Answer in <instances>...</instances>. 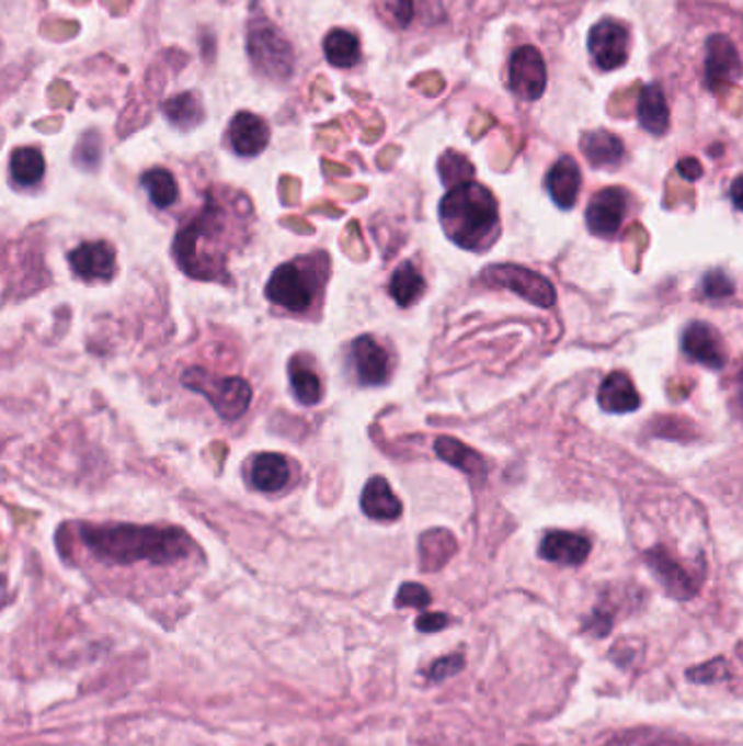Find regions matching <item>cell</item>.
<instances>
[{"label": "cell", "instance_id": "1", "mask_svg": "<svg viewBox=\"0 0 743 746\" xmlns=\"http://www.w3.org/2000/svg\"><path fill=\"white\" fill-rule=\"evenodd\" d=\"M253 212L247 196L214 188L203 207L184 221L173 242V256L194 280H225L229 256L249 236Z\"/></svg>", "mask_w": 743, "mask_h": 746}, {"label": "cell", "instance_id": "2", "mask_svg": "<svg viewBox=\"0 0 743 746\" xmlns=\"http://www.w3.org/2000/svg\"><path fill=\"white\" fill-rule=\"evenodd\" d=\"M77 542L90 560L107 567H178L198 555L192 538L178 527L79 524Z\"/></svg>", "mask_w": 743, "mask_h": 746}, {"label": "cell", "instance_id": "3", "mask_svg": "<svg viewBox=\"0 0 743 746\" xmlns=\"http://www.w3.org/2000/svg\"><path fill=\"white\" fill-rule=\"evenodd\" d=\"M438 214L449 240L467 251H487L500 238L498 199L478 182L449 188L441 201Z\"/></svg>", "mask_w": 743, "mask_h": 746}, {"label": "cell", "instance_id": "4", "mask_svg": "<svg viewBox=\"0 0 743 746\" xmlns=\"http://www.w3.org/2000/svg\"><path fill=\"white\" fill-rule=\"evenodd\" d=\"M709 33L689 39V68L709 94H718L743 79V18L731 15L724 29L707 15Z\"/></svg>", "mask_w": 743, "mask_h": 746}, {"label": "cell", "instance_id": "5", "mask_svg": "<svg viewBox=\"0 0 743 746\" xmlns=\"http://www.w3.org/2000/svg\"><path fill=\"white\" fill-rule=\"evenodd\" d=\"M328 273L330 260L323 251L295 258L275 269L266 284V297L290 313H310L321 302Z\"/></svg>", "mask_w": 743, "mask_h": 746}, {"label": "cell", "instance_id": "6", "mask_svg": "<svg viewBox=\"0 0 743 746\" xmlns=\"http://www.w3.org/2000/svg\"><path fill=\"white\" fill-rule=\"evenodd\" d=\"M182 382L187 388L201 393L212 408L222 417V419H238L244 415V410L251 404V386L242 377H214L203 370H190L184 373Z\"/></svg>", "mask_w": 743, "mask_h": 746}, {"label": "cell", "instance_id": "7", "mask_svg": "<svg viewBox=\"0 0 743 746\" xmlns=\"http://www.w3.org/2000/svg\"><path fill=\"white\" fill-rule=\"evenodd\" d=\"M480 280L493 289H508L539 308H552L557 302V291L552 282L546 280L541 273L519 264L487 267Z\"/></svg>", "mask_w": 743, "mask_h": 746}, {"label": "cell", "instance_id": "8", "mask_svg": "<svg viewBox=\"0 0 743 746\" xmlns=\"http://www.w3.org/2000/svg\"><path fill=\"white\" fill-rule=\"evenodd\" d=\"M586 48L597 70L613 72L624 68L630 57V29L615 18H602L591 26Z\"/></svg>", "mask_w": 743, "mask_h": 746}, {"label": "cell", "instance_id": "9", "mask_svg": "<svg viewBox=\"0 0 743 746\" xmlns=\"http://www.w3.org/2000/svg\"><path fill=\"white\" fill-rule=\"evenodd\" d=\"M548 86L546 59L535 46H519L508 61V88L524 101H539Z\"/></svg>", "mask_w": 743, "mask_h": 746}, {"label": "cell", "instance_id": "10", "mask_svg": "<svg viewBox=\"0 0 743 746\" xmlns=\"http://www.w3.org/2000/svg\"><path fill=\"white\" fill-rule=\"evenodd\" d=\"M249 55L253 64L268 77H288L293 70L290 44L273 26H260L251 31Z\"/></svg>", "mask_w": 743, "mask_h": 746}, {"label": "cell", "instance_id": "11", "mask_svg": "<svg viewBox=\"0 0 743 746\" xmlns=\"http://www.w3.org/2000/svg\"><path fill=\"white\" fill-rule=\"evenodd\" d=\"M681 348H683V354L691 363H698V365L716 370V372L724 370V365L729 361L727 346H724L720 332L705 321H694L685 328Z\"/></svg>", "mask_w": 743, "mask_h": 746}, {"label": "cell", "instance_id": "12", "mask_svg": "<svg viewBox=\"0 0 743 746\" xmlns=\"http://www.w3.org/2000/svg\"><path fill=\"white\" fill-rule=\"evenodd\" d=\"M628 214V192L624 188L599 190L586 207V225L591 234L613 238Z\"/></svg>", "mask_w": 743, "mask_h": 746}, {"label": "cell", "instance_id": "13", "mask_svg": "<svg viewBox=\"0 0 743 746\" xmlns=\"http://www.w3.org/2000/svg\"><path fill=\"white\" fill-rule=\"evenodd\" d=\"M70 264L75 273L88 282L112 280L116 273V251L105 240L83 242L70 251Z\"/></svg>", "mask_w": 743, "mask_h": 746}, {"label": "cell", "instance_id": "14", "mask_svg": "<svg viewBox=\"0 0 743 746\" xmlns=\"http://www.w3.org/2000/svg\"><path fill=\"white\" fill-rule=\"evenodd\" d=\"M645 563L672 598L689 600L698 594V585L694 583L691 574L678 561L672 560V555L667 551H663V549L648 551Z\"/></svg>", "mask_w": 743, "mask_h": 746}, {"label": "cell", "instance_id": "15", "mask_svg": "<svg viewBox=\"0 0 743 746\" xmlns=\"http://www.w3.org/2000/svg\"><path fill=\"white\" fill-rule=\"evenodd\" d=\"M268 140H271V129L266 121H262L260 116L251 112H240L233 116L229 125V143L238 156L255 158L268 147Z\"/></svg>", "mask_w": 743, "mask_h": 746}, {"label": "cell", "instance_id": "16", "mask_svg": "<svg viewBox=\"0 0 743 746\" xmlns=\"http://www.w3.org/2000/svg\"><path fill=\"white\" fill-rule=\"evenodd\" d=\"M352 361L358 380L367 386H379L390 377V357L369 335L352 343Z\"/></svg>", "mask_w": 743, "mask_h": 746}, {"label": "cell", "instance_id": "17", "mask_svg": "<svg viewBox=\"0 0 743 746\" xmlns=\"http://www.w3.org/2000/svg\"><path fill=\"white\" fill-rule=\"evenodd\" d=\"M591 553V542L584 535L578 533H567V531H550L541 546L539 555L546 561H552L558 565H569L578 567L582 565Z\"/></svg>", "mask_w": 743, "mask_h": 746}, {"label": "cell", "instance_id": "18", "mask_svg": "<svg viewBox=\"0 0 743 746\" xmlns=\"http://www.w3.org/2000/svg\"><path fill=\"white\" fill-rule=\"evenodd\" d=\"M637 118L639 125L652 136H665L670 129V105L665 92L659 83H648L639 92L637 101Z\"/></svg>", "mask_w": 743, "mask_h": 746}, {"label": "cell", "instance_id": "19", "mask_svg": "<svg viewBox=\"0 0 743 746\" xmlns=\"http://www.w3.org/2000/svg\"><path fill=\"white\" fill-rule=\"evenodd\" d=\"M597 402H599L602 410L624 415V412L637 410L639 404H641V397H639L628 373L613 372L608 373L604 377V382L599 384Z\"/></svg>", "mask_w": 743, "mask_h": 746}, {"label": "cell", "instance_id": "20", "mask_svg": "<svg viewBox=\"0 0 743 746\" xmlns=\"http://www.w3.org/2000/svg\"><path fill=\"white\" fill-rule=\"evenodd\" d=\"M580 149L591 167L595 169H610L624 160V143L619 136L606 129L584 132L580 138Z\"/></svg>", "mask_w": 743, "mask_h": 746}, {"label": "cell", "instance_id": "21", "mask_svg": "<svg viewBox=\"0 0 743 746\" xmlns=\"http://www.w3.org/2000/svg\"><path fill=\"white\" fill-rule=\"evenodd\" d=\"M251 483L264 494L282 491L290 483V463L275 452L258 454L251 463Z\"/></svg>", "mask_w": 743, "mask_h": 746}, {"label": "cell", "instance_id": "22", "mask_svg": "<svg viewBox=\"0 0 743 746\" xmlns=\"http://www.w3.org/2000/svg\"><path fill=\"white\" fill-rule=\"evenodd\" d=\"M580 182H582V176H580L578 162L573 158L564 156L550 169L546 187H548V192L555 199L558 207L571 210L575 205V201H578Z\"/></svg>", "mask_w": 743, "mask_h": 746}, {"label": "cell", "instance_id": "23", "mask_svg": "<svg viewBox=\"0 0 743 746\" xmlns=\"http://www.w3.org/2000/svg\"><path fill=\"white\" fill-rule=\"evenodd\" d=\"M361 507L367 513V518L377 522H390L401 516V502L397 500L384 476H373L365 485Z\"/></svg>", "mask_w": 743, "mask_h": 746}, {"label": "cell", "instance_id": "24", "mask_svg": "<svg viewBox=\"0 0 743 746\" xmlns=\"http://www.w3.org/2000/svg\"><path fill=\"white\" fill-rule=\"evenodd\" d=\"M434 448H436V454L443 461H447L449 465L462 470L465 474H469L473 478H482L487 474L484 459L476 450L467 448L465 443H460L456 439H449V437H441V439H436Z\"/></svg>", "mask_w": 743, "mask_h": 746}, {"label": "cell", "instance_id": "25", "mask_svg": "<svg viewBox=\"0 0 743 746\" xmlns=\"http://www.w3.org/2000/svg\"><path fill=\"white\" fill-rule=\"evenodd\" d=\"M325 57L334 68H354L361 61V39L347 29H334L328 33Z\"/></svg>", "mask_w": 743, "mask_h": 746}, {"label": "cell", "instance_id": "26", "mask_svg": "<svg viewBox=\"0 0 743 746\" xmlns=\"http://www.w3.org/2000/svg\"><path fill=\"white\" fill-rule=\"evenodd\" d=\"M388 291L399 306H412L425 293V278L410 260H405L392 273Z\"/></svg>", "mask_w": 743, "mask_h": 746}, {"label": "cell", "instance_id": "27", "mask_svg": "<svg viewBox=\"0 0 743 746\" xmlns=\"http://www.w3.org/2000/svg\"><path fill=\"white\" fill-rule=\"evenodd\" d=\"M9 173H11V180L18 187H35V184L42 182V178L46 173L44 156L33 147L15 149L13 156H11V162H9Z\"/></svg>", "mask_w": 743, "mask_h": 746}, {"label": "cell", "instance_id": "28", "mask_svg": "<svg viewBox=\"0 0 743 746\" xmlns=\"http://www.w3.org/2000/svg\"><path fill=\"white\" fill-rule=\"evenodd\" d=\"M288 375H290V386H293V393L295 397L306 404V406H315L321 402L323 397V384H321V377L317 375V372L304 363L301 359H293L290 361V368H288Z\"/></svg>", "mask_w": 743, "mask_h": 746}, {"label": "cell", "instance_id": "29", "mask_svg": "<svg viewBox=\"0 0 743 746\" xmlns=\"http://www.w3.org/2000/svg\"><path fill=\"white\" fill-rule=\"evenodd\" d=\"M142 187L149 192V199L158 207H171L180 199V187L171 171L167 169H151L142 176Z\"/></svg>", "mask_w": 743, "mask_h": 746}, {"label": "cell", "instance_id": "30", "mask_svg": "<svg viewBox=\"0 0 743 746\" xmlns=\"http://www.w3.org/2000/svg\"><path fill=\"white\" fill-rule=\"evenodd\" d=\"M167 118L178 125L180 129H192L203 121V108L196 94L184 92L164 103Z\"/></svg>", "mask_w": 743, "mask_h": 746}, {"label": "cell", "instance_id": "31", "mask_svg": "<svg viewBox=\"0 0 743 746\" xmlns=\"http://www.w3.org/2000/svg\"><path fill=\"white\" fill-rule=\"evenodd\" d=\"M438 171H441V180L445 187L454 188L465 184V182H471L473 180V165L456 154V151H447L441 162H438Z\"/></svg>", "mask_w": 743, "mask_h": 746}, {"label": "cell", "instance_id": "32", "mask_svg": "<svg viewBox=\"0 0 743 746\" xmlns=\"http://www.w3.org/2000/svg\"><path fill=\"white\" fill-rule=\"evenodd\" d=\"M465 668V655L462 653H451L445 657H438L436 662H432V666L425 670V677L432 683H441L454 675H458Z\"/></svg>", "mask_w": 743, "mask_h": 746}, {"label": "cell", "instance_id": "33", "mask_svg": "<svg viewBox=\"0 0 743 746\" xmlns=\"http://www.w3.org/2000/svg\"><path fill=\"white\" fill-rule=\"evenodd\" d=\"M702 293L709 299H724L735 293V284L724 271H709L702 278Z\"/></svg>", "mask_w": 743, "mask_h": 746}, {"label": "cell", "instance_id": "34", "mask_svg": "<svg viewBox=\"0 0 743 746\" xmlns=\"http://www.w3.org/2000/svg\"><path fill=\"white\" fill-rule=\"evenodd\" d=\"M432 602L430 591L419 585V583H403L397 591L395 604L397 607H414V609H425Z\"/></svg>", "mask_w": 743, "mask_h": 746}, {"label": "cell", "instance_id": "35", "mask_svg": "<svg viewBox=\"0 0 743 746\" xmlns=\"http://www.w3.org/2000/svg\"><path fill=\"white\" fill-rule=\"evenodd\" d=\"M687 677L691 681H696V683H718V681H727L729 668H727L724 659H713V662H709L705 666L687 670Z\"/></svg>", "mask_w": 743, "mask_h": 746}, {"label": "cell", "instance_id": "36", "mask_svg": "<svg viewBox=\"0 0 743 746\" xmlns=\"http://www.w3.org/2000/svg\"><path fill=\"white\" fill-rule=\"evenodd\" d=\"M610 629H613V618L606 611H602L599 607L584 622V631L593 637H606L610 633Z\"/></svg>", "mask_w": 743, "mask_h": 746}, {"label": "cell", "instance_id": "37", "mask_svg": "<svg viewBox=\"0 0 743 746\" xmlns=\"http://www.w3.org/2000/svg\"><path fill=\"white\" fill-rule=\"evenodd\" d=\"M414 624L421 633H436V631H443L449 624V615H445V613H423V615L416 618Z\"/></svg>", "mask_w": 743, "mask_h": 746}, {"label": "cell", "instance_id": "38", "mask_svg": "<svg viewBox=\"0 0 743 746\" xmlns=\"http://www.w3.org/2000/svg\"><path fill=\"white\" fill-rule=\"evenodd\" d=\"M678 171H681V176H683L685 180H689V182H696V180L702 178V167L698 165V160H683V162L678 165Z\"/></svg>", "mask_w": 743, "mask_h": 746}, {"label": "cell", "instance_id": "39", "mask_svg": "<svg viewBox=\"0 0 743 746\" xmlns=\"http://www.w3.org/2000/svg\"><path fill=\"white\" fill-rule=\"evenodd\" d=\"M731 199H733V203H735L740 210H743V176H740V178L733 182V187H731Z\"/></svg>", "mask_w": 743, "mask_h": 746}, {"label": "cell", "instance_id": "40", "mask_svg": "<svg viewBox=\"0 0 743 746\" xmlns=\"http://www.w3.org/2000/svg\"><path fill=\"white\" fill-rule=\"evenodd\" d=\"M742 404H743V395H742Z\"/></svg>", "mask_w": 743, "mask_h": 746}]
</instances>
